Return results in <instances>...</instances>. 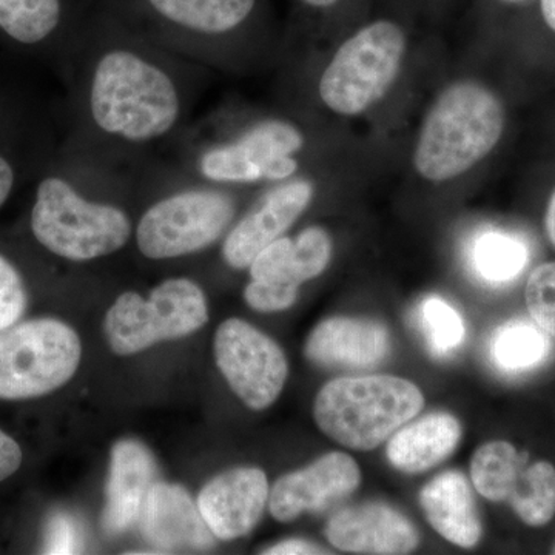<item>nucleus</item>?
Masks as SVG:
<instances>
[{
  "label": "nucleus",
  "instance_id": "nucleus-15",
  "mask_svg": "<svg viewBox=\"0 0 555 555\" xmlns=\"http://www.w3.org/2000/svg\"><path fill=\"white\" fill-rule=\"evenodd\" d=\"M268 476L259 467H235L211 478L201 489V516L219 540L240 539L251 532L269 505Z\"/></svg>",
  "mask_w": 555,
  "mask_h": 555
},
{
  "label": "nucleus",
  "instance_id": "nucleus-14",
  "mask_svg": "<svg viewBox=\"0 0 555 555\" xmlns=\"http://www.w3.org/2000/svg\"><path fill=\"white\" fill-rule=\"evenodd\" d=\"M313 193L312 182L301 178L270 190L257 208L230 229L222 244L224 261L232 269H248L262 248L281 238L308 210Z\"/></svg>",
  "mask_w": 555,
  "mask_h": 555
},
{
  "label": "nucleus",
  "instance_id": "nucleus-16",
  "mask_svg": "<svg viewBox=\"0 0 555 555\" xmlns=\"http://www.w3.org/2000/svg\"><path fill=\"white\" fill-rule=\"evenodd\" d=\"M326 537L332 546L352 554H411L420 543L414 524L383 503L338 511L328 518Z\"/></svg>",
  "mask_w": 555,
  "mask_h": 555
},
{
  "label": "nucleus",
  "instance_id": "nucleus-6",
  "mask_svg": "<svg viewBox=\"0 0 555 555\" xmlns=\"http://www.w3.org/2000/svg\"><path fill=\"white\" fill-rule=\"evenodd\" d=\"M175 190L150 204L134 228L142 257L166 261L198 254L225 235L236 215V199L225 185Z\"/></svg>",
  "mask_w": 555,
  "mask_h": 555
},
{
  "label": "nucleus",
  "instance_id": "nucleus-24",
  "mask_svg": "<svg viewBox=\"0 0 555 555\" xmlns=\"http://www.w3.org/2000/svg\"><path fill=\"white\" fill-rule=\"evenodd\" d=\"M62 22V0H0V31L22 46L47 42Z\"/></svg>",
  "mask_w": 555,
  "mask_h": 555
},
{
  "label": "nucleus",
  "instance_id": "nucleus-32",
  "mask_svg": "<svg viewBox=\"0 0 555 555\" xmlns=\"http://www.w3.org/2000/svg\"><path fill=\"white\" fill-rule=\"evenodd\" d=\"M269 555H298V554H326L321 547L306 540L292 539L286 542L278 543V545L269 547L264 551Z\"/></svg>",
  "mask_w": 555,
  "mask_h": 555
},
{
  "label": "nucleus",
  "instance_id": "nucleus-31",
  "mask_svg": "<svg viewBox=\"0 0 555 555\" xmlns=\"http://www.w3.org/2000/svg\"><path fill=\"white\" fill-rule=\"evenodd\" d=\"M24 452L10 434L0 429V483L13 477L21 469Z\"/></svg>",
  "mask_w": 555,
  "mask_h": 555
},
{
  "label": "nucleus",
  "instance_id": "nucleus-20",
  "mask_svg": "<svg viewBox=\"0 0 555 555\" xmlns=\"http://www.w3.org/2000/svg\"><path fill=\"white\" fill-rule=\"evenodd\" d=\"M420 506L434 529L451 542L465 547L477 546L483 528L465 474L447 470L434 477L420 492Z\"/></svg>",
  "mask_w": 555,
  "mask_h": 555
},
{
  "label": "nucleus",
  "instance_id": "nucleus-34",
  "mask_svg": "<svg viewBox=\"0 0 555 555\" xmlns=\"http://www.w3.org/2000/svg\"><path fill=\"white\" fill-rule=\"evenodd\" d=\"M545 228L547 236H550L551 243L555 247V190L553 196H551L550 204H547Z\"/></svg>",
  "mask_w": 555,
  "mask_h": 555
},
{
  "label": "nucleus",
  "instance_id": "nucleus-7",
  "mask_svg": "<svg viewBox=\"0 0 555 555\" xmlns=\"http://www.w3.org/2000/svg\"><path fill=\"white\" fill-rule=\"evenodd\" d=\"M207 321L203 288L189 278H170L147 299L131 291L119 295L105 317L104 334L116 356L129 357L158 343L189 337Z\"/></svg>",
  "mask_w": 555,
  "mask_h": 555
},
{
  "label": "nucleus",
  "instance_id": "nucleus-21",
  "mask_svg": "<svg viewBox=\"0 0 555 555\" xmlns=\"http://www.w3.org/2000/svg\"><path fill=\"white\" fill-rule=\"evenodd\" d=\"M460 440L459 420L448 412H436L398 430L387 444L386 456L400 473H425L454 454Z\"/></svg>",
  "mask_w": 555,
  "mask_h": 555
},
{
  "label": "nucleus",
  "instance_id": "nucleus-2",
  "mask_svg": "<svg viewBox=\"0 0 555 555\" xmlns=\"http://www.w3.org/2000/svg\"><path fill=\"white\" fill-rule=\"evenodd\" d=\"M502 102L477 82L463 80L440 94L423 124L414 155L420 177L449 181L473 169L500 141Z\"/></svg>",
  "mask_w": 555,
  "mask_h": 555
},
{
  "label": "nucleus",
  "instance_id": "nucleus-33",
  "mask_svg": "<svg viewBox=\"0 0 555 555\" xmlns=\"http://www.w3.org/2000/svg\"><path fill=\"white\" fill-rule=\"evenodd\" d=\"M16 184V171L13 164L5 156L0 155V208L5 206Z\"/></svg>",
  "mask_w": 555,
  "mask_h": 555
},
{
  "label": "nucleus",
  "instance_id": "nucleus-4",
  "mask_svg": "<svg viewBox=\"0 0 555 555\" xmlns=\"http://www.w3.org/2000/svg\"><path fill=\"white\" fill-rule=\"evenodd\" d=\"M425 408L422 390L393 375L337 378L321 387L313 416L324 436L353 451H372Z\"/></svg>",
  "mask_w": 555,
  "mask_h": 555
},
{
  "label": "nucleus",
  "instance_id": "nucleus-12",
  "mask_svg": "<svg viewBox=\"0 0 555 555\" xmlns=\"http://www.w3.org/2000/svg\"><path fill=\"white\" fill-rule=\"evenodd\" d=\"M214 349L219 371L247 408L264 411L275 403L288 375L287 358L276 341L230 318L218 327Z\"/></svg>",
  "mask_w": 555,
  "mask_h": 555
},
{
  "label": "nucleus",
  "instance_id": "nucleus-36",
  "mask_svg": "<svg viewBox=\"0 0 555 555\" xmlns=\"http://www.w3.org/2000/svg\"><path fill=\"white\" fill-rule=\"evenodd\" d=\"M299 2L305 3L306 7H310V9H331L335 3H338L339 0H299Z\"/></svg>",
  "mask_w": 555,
  "mask_h": 555
},
{
  "label": "nucleus",
  "instance_id": "nucleus-22",
  "mask_svg": "<svg viewBox=\"0 0 555 555\" xmlns=\"http://www.w3.org/2000/svg\"><path fill=\"white\" fill-rule=\"evenodd\" d=\"M551 349L550 335L534 320L525 318L506 321L495 328L491 338L492 363L499 371L511 375L542 366Z\"/></svg>",
  "mask_w": 555,
  "mask_h": 555
},
{
  "label": "nucleus",
  "instance_id": "nucleus-26",
  "mask_svg": "<svg viewBox=\"0 0 555 555\" xmlns=\"http://www.w3.org/2000/svg\"><path fill=\"white\" fill-rule=\"evenodd\" d=\"M332 258V240L326 230L309 228L302 230L292 246V276L295 284L308 283L326 270Z\"/></svg>",
  "mask_w": 555,
  "mask_h": 555
},
{
  "label": "nucleus",
  "instance_id": "nucleus-23",
  "mask_svg": "<svg viewBox=\"0 0 555 555\" xmlns=\"http://www.w3.org/2000/svg\"><path fill=\"white\" fill-rule=\"evenodd\" d=\"M470 266L485 283L502 286L517 280L529 262V248L520 236L486 230L470 246Z\"/></svg>",
  "mask_w": 555,
  "mask_h": 555
},
{
  "label": "nucleus",
  "instance_id": "nucleus-3",
  "mask_svg": "<svg viewBox=\"0 0 555 555\" xmlns=\"http://www.w3.org/2000/svg\"><path fill=\"white\" fill-rule=\"evenodd\" d=\"M33 236L54 257L94 261L116 254L133 236V222L118 204L89 198L65 175H47L36 189Z\"/></svg>",
  "mask_w": 555,
  "mask_h": 555
},
{
  "label": "nucleus",
  "instance_id": "nucleus-37",
  "mask_svg": "<svg viewBox=\"0 0 555 555\" xmlns=\"http://www.w3.org/2000/svg\"><path fill=\"white\" fill-rule=\"evenodd\" d=\"M506 3H514V5H518V3H524L526 0H503Z\"/></svg>",
  "mask_w": 555,
  "mask_h": 555
},
{
  "label": "nucleus",
  "instance_id": "nucleus-5",
  "mask_svg": "<svg viewBox=\"0 0 555 555\" xmlns=\"http://www.w3.org/2000/svg\"><path fill=\"white\" fill-rule=\"evenodd\" d=\"M82 358L78 332L57 318L21 320L0 331V400L50 396L75 377Z\"/></svg>",
  "mask_w": 555,
  "mask_h": 555
},
{
  "label": "nucleus",
  "instance_id": "nucleus-29",
  "mask_svg": "<svg viewBox=\"0 0 555 555\" xmlns=\"http://www.w3.org/2000/svg\"><path fill=\"white\" fill-rule=\"evenodd\" d=\"M298 291L297 287L259 283V281L251 280L244 288V299H246L248 308L257 310V312H283L297 302Z\"/></svg>",
  "mask_w": 555,
  "mask_h": 555
},
{
  "label": "nucleus",
  "instance_id": "nucleus-8",
  "mask_svg": "<svg viewBox=\"0 0 555 555\" xmlns=\"http://www.w3.org/2000/svg\"><path fill=\"white\" fill-rule=\"evenodd\" d=\"M406 38L397 24L377 21L347 39L324 69L318 93L327 108L356 116L377 104L397 79Z\"/></svg>",
  "mask_w": 555,
  "mask_h": 555
},
{
  "label": "nucleus",
  "instance_id": "nucleus-13",
  "mask_svg": "<svg viewBox=\"0 0 555 555\" xmlns=\"http://www.w3.org/2000/svg\"><path fill=\"white\" fill-rule=\"evenodd\" d=\"M360 483L356 460L345 452H328L312 465L278 478L269 495L270 514L281 524H288L346 499Z\"/></svg>",
  "mask_w": 555,
  "mask_h": 555
},
{
  "label": "nucleus",
  "instance_id": "nucleus-10",
  "mask_svg": "<svg viewBox=\"0 0 555 555\" xmlns=\"http://www.w3.org/2000/svg\"><path fill=\"white\" fill-rule=\"evenodd\" d=\"M305 137L295 124L268 119L229 141L203 144L192 156L193 179L218 185L286 181L298 171Z\"/></svg>",
  "mask_w": 555,
  "mask_h": 555
},
{
  "label": "nucleus",
  "instance_id": "nucleus-30",
  "mask_svg": "<svg viewBox=\"0 0 555 555\" xmlns=\"http://www.w3.org/2000/svg\"><path fill=\"white\" fill-rule=\"evenodd\" d=\"M80 537L78 526L67 514H56L47 525L43 553L46 554H76L79 553Z\"/></svg>",
  "mask_w": 555,
  "mask_h": 555
},
{
  "label": "nucleus",
  "instance_id": "nucleus-19",
  "mask_svg": "<svg viewBox=\"0 0 555 555\" xmlns=\"http://www.w3.org/2000/svg\"><path fill=\"white\" fill-rule=\"evenodd\" d=\"M156 474L155 459L141 441L120 440L113 447L102 514V528L108 535L122 534L138 520Z\"/></svg>",
  "mask_w": 555,
  "mask_h": 555
},
{
  "label": "nucleus",
  "instance_id": "nucleus-25",
  "mask_svg": "<svg viewBox=\"0 0 555 555\" xmlns=\"http://www.w3.org/2000/svg\"><path fill=\"white\" fill-rule=\"evenodd\" d=\"M416 321L434 356H448L465 341V321L454 306L449 305L443 298L423 299L416 310Z\"/></svg>",
  "mask_w": 555,
  "mask_h": 555
},
{
  "label": "nucleus",
  "instance_id": "nucleus-27",
  "mask_svg": "<svg viewBox=\"0 0 555 555\" xmlns=\"http://www.w3.org/2000/svg\"><path fill=\"white\" fill-rule=\"evenodd\" d=\"M525 298L532 320L555 338V261L534 269L526 283Z\"/></svg>",
  "mask_w": 555,
  "mask_h": 555
},
{
  "label": "nucleus",
  "instance_id": "nucleus-9",
  "mask_svg": "<svg viewBox=\"0 0 555 555\" xmlns=\"http://www.w3.org/2000/svg\"><path fill=\"white\" fill-rule=\"evenodd\" d=\"M134 5L139 25L131 33L210 65L218 47L250 20L258 0H134Z\"/></svg>",
  "mask_w": 555,
  "mask_h": 555
},
{
  "label": "nucleus",
  "instance_id": "nucleus-18",
  "mask_svg": "<svg viewBox=\"0 0 555 555\" xmlns=\"http://www.w3.org/2000/svg\"><path fill=\"white\" fill-rule=\"evenodd\" d=\"M390 352L385 324L369 318L334 317L310 332L305 353L321 367L366 371L377 367Z\"/></svg>",
  "mask_w": 555,
  "mask_h": 555
},
{
  "label": "nucleus",
  "instance_id": "nucleus-28",
  "mask_svg": "<svg viewBox=\"0 0 555 555\" xmlns=\"http://www.w3.org/2000/svg\"><path fill=\"white\" fill-rule=\"evenodd\" d=\"M28 291L20 269L0 254V331L24 320Z\"/></svg>",
  "mask_w": 555,
  "mask_h": 555
},
{
  "label": "nucleus",
  "instance_id": "nucleus-17",
  "mask_svg": "<svg viewBox=\"0 0 555 555\" xmlns=\"http://www.w3.org/2000/svg\"><path fill=\"white\" fill-rule=\"evenodd\" d=\"M139 517L145 542L160 553L206 551L215 546L217 537L201 516L198 503L181 486L155 481Z\"/></svg>",
  "mask_w": 555,
  "mask_h": 555
},
{
  "label": "nucleus",
  "instance_id": "nucleus-35",
  "mask_svg": "<svg viewBox=\"0 0 555 555\" xmlns=\"http://www.w3.org/2000/svg\"><path fill=\"white\" fill-rule=\"evenodd\" d=\"M540 5L547 27L555 31V0H540Z\"/></svg>",
  "mask_w": 555,
  "mask_h": 555
},
{
  "label": "nucleus",
  "instance_id": "nucleus-11",
  "mask_svg": "<svg viewBox=\"0 0 555 555\" xmlns=\"http://www.w3.org/2000/svg\"><path fill=\"white\" fill-rule=\"evenodd\" d=\"M470 480L489 502L509 503L525 525L542 528L555 516V467L529 463L526 452L507 441H489L470 460Z\"/></svg>",
  "mask_w": 555,
  "mask_h": 555
},
{
  "label": "nucleus",
  "instance_id": "nucleus-1",
  "mask_svg": "<svg viewBox=\"0 0 555 555\" xmlns=\"http://www.w3.org/2000/svg\"><path fill=\"white\" fill-rule=\"evenodd\" d=\"M177 54L129 30L82 50L79 115L83 145L131 155L173 137L192 104Z\"/></svg>",
  "mask_w": 555,
  "mask_h": 555
}]
</instances>
